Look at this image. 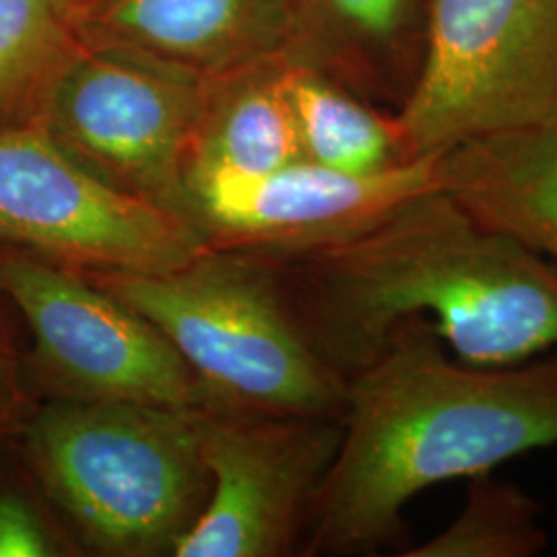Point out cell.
I'll return each mask as SVG.
<instances>
[{"instance_id":"6da1fadb","label":"cell","mask_w":557,"mask_h":557,"mask_svg":"<svg viewBox=\"0 0 557 557\" xmlns=\"http://www.w3.org/2000/svg\"><path fill=\"white\" fill-rule=\"evenodd\" d=\"M269 259L301 335L345 382L409 320H430L471 363L557 349V264L487 227L442 188L351 238Z\"/></svg>"},{"instance_id":"d6986e66","label":"cell","mask_w":557,"mask_h":557,"mask_svg":"<svg viewBox=\"0 0 557 557\" xmlns=\"http://www.w3.org/2000/svg\"><path fill=\"white\" fill-rule=\"evenodd\" d=\"M38 405L40 400L23 370L21 351L0 312V448L17 442Z\"/></svg>"},{"instance_id":"ba28073f","label":"cell","mask_w":557,"mask_h":557,"mask_svg":"<svg viewBox=\"0 0 557 557\" xmlns=\"http://www.w3.org/2000/svg\"><path fill=\"white\" fill-rule=\"evenodd\" d=\"M0 244L124 273L170 271L207 248L190 223L108 184L41 124L0 128Z\"/></svg>"},{"instance_id":"9a60e30c","label":"cell","mask_w":557,"mask_h":557,"mask_svg":"<svg viewBox=\"0 0 557 557\" xmlns=\"http://www.w3.org/2000/svg\"><path fill=\"white\" fill-rule=\"evenodd\" d=\"M75 44L57 0H0V128L40 124L48 91Z\"/></svg>"},{"instance_id":"277c9868","label":"cell","mask_w":557,"mask_h":557,"mask_svg":"<svg viewBox=\"0 0 557 557\" xmlns=\"http://www.w3.org/2000/svg\"><path fill=\"white\" fill-rule=\"evenodd\" d=\"M149 320L199 382L202 407L343 419L347 382L314 354L275 262L207 246L170 271H81Z\"/></svg>"},{"instance_id":"7c38bea8","label":"cell","mask_w":557,"mask_h":557,"mask_svg":"<svg viewBox=\"0 0 557 557\" xmlns=\"http://www.w3.org/2000/svg\"><path fill=\"white\" fill-rule=\"evenodd\" d=\"M438 184L481 223L557 264V119L446 149Z\"/></svg>"},{"instance_id":"3957f363","label":"cell","mask_w":557,"mask_h":557,"mask_svg":"<svg viewBox=\"0 0 557 557\" xmlns=\"http://www.w3.org/2000/svg\"><path fill=\"white\" fill-rule=\"evenodd\" d=\"M15 444L83 554L176 556L207 506L199 407L41 400Z\"/></svg>"},{"instance_id":"2e32d148","label":"cell","mask_w":557,"mask_h":557,"mask_svg":"<svg viewBox=\"0 0 557 557\" xmlns=\"http://www.w3.org/2000/svg\"><path fill=\"white\" fill-rule=\"evenodd\" d=\"M467 481V499L457 518L400 556L535 557L549 547L537 499L494 471Z\"/></svg>"},{"instance_id":"5bb4252c","label":"cell","mask_w":557,"mask_h":557,"mask_svg":"<svg viewBox=\"0 0 557 557\" xmlns=\"http://www.w3.org/2000/svg\"><path fill=\"white\" fill-rule=\"evenodd\" d=\"M285 91L304 160L347 174H374L405 160L395 116H382L319 66L289 60Z\"/></svg>"},{"instance_id":"8fae6325","label":"cell","mask_w":557,"mask_h":557,"mask_svg":"<svg viewBox=\"0 0 557 557\" xmlns=\"http://www.w3.org/2000/svg\"><path fill=\"white\" fill-rule=\"evenodd\" d=\"M69 21L81 41L143 52L202 79L301 60L294 50L308 38L301 0H91Z\"/></svg>"},{"instance_id":"52a82bcc","label":"cell","mask_w":557,"mask_h":557,"mask_svg":"<svg viewBox=\"0 0 557 557\" xmlns=\"http://www.w3.org/2000/svg\"><path fill=\"white\" fill-rule=\"evenodd\" d=\"M207 81L143 52L77 38L40 124L120 190L188 221V161Z\"/></svg>"},{"instance_id":"5b68a950","label":"cell","mask_w":557,"mask_h":557,"mask_svg":"<svg viewBox=\"0 0 557 557\" xmlns=\"http://www.w3.org/2000/svg\"><path fill=\"white\" fill-rule=\"evenodd\" d=\"M557 119V0H430L418 77L395 114L405 160Z\"/></svg>"},{"instance_id":"8992f818","label":"cell","mask_w":557,"mask_h":557,"mask_svg":"<svg viewBox=\"0 0 557 557\" xmlns=\"http://www.w3.org/2000/svg\"><path fill=\"white\" fill-rule=\"evenodd\" d=\"M0 299L25 322L23 370L38 400L202 407L172 343L79 269L0 244Z\"/></svg>"},{"instance_id":"30bf717a","label":"cell","mask_w":557,"mask_h":557,"mask_svg":"<svg viewBox=\"0 0 557 557\" xmlns=\"http://www.w3.org/2000/svg\"><path fill=\"white\" fill-rule=\"evenodd\" d=\"M438 156L374 174H347L298 160L255 178L193 180L188 221L215 248L269 257L312 250L351 238L405 200L440 188Z\"/></svg>"},{"instance_id":"ffe728a7","label":"cell","mask_w":557,"mask_h":557,"mask_svg":"<svg viewBox=\"0 0 557 557\" xmlns=\"http://www.w3.org/2000/svg\"><path fill=\"white\" fill-rule=\"evenodd\" d=\"M59 2L60 9L64 11V15L69 17L71 13H75L77 9H81V7H85L87 2H91V0H57Z\"/></svg>"},{"instance_id":"7a4b0ae2","label":"cell","mask_w":557,"mask_h":557,"mask_svg":"<svg viewBox=\"0 0 557 557\" xmlns=\"http://www.w3.org/2000/svg\"><path fill=\"white\" fill-rule=\"evenodd\" d=\"M448 351L430 320H409L347 380L341 444L304 556L395 547L405 508L421 492L556 446L557 349L499 366Z\"/></svg>"},{"instance_id":"9c48e42d","label":"cell","mask_w":557,"mask_h":557,"mask_svg":"<svg viewBox=\"0 0 557 557\" xmlns=\"http://www.w3.org/2000/svg\"><path fill=\"white\" fill-rule=\"evenodd\" d=\"M209 498L176 557H285L304 545L341 419L199 407Z\"/></svg>"},{"instance_id":"ac0fdd59","label":"cell","mask_w":557,"mask_h":557,"mask_svg":"<svg viewBox=\"0 0 557 557\" xmlns=\"http://www.w3.org/2000/svg\"><path fill=\"white\" fill-rule=\"evenodd\" d=\"M83 556L36 481L0 485V557Z\"/></svg>"},{"instance_id":"4fadbf2b","label":"cell","mask_w":557,"mask_h":557,"mask_svg":"<svg viewBox=\"0 0 557 557\" xmlns=\"http://www.w3.org/2000/svg\"><path fill=\"white\" fill-rule=\"evenodd\" d=\"M289 60L298 59L267 60L207 81L186 184L255 178L304 160L283 81Z\"/></svg>"},{"instance_id":"e0dca14e","label":"cell","mask_w":557,"mask_h":557,"mask_svg":"<svg viewBox=\"0 0 557 557\" xmlns=\"http://www.w3.org/2000/svg\"><path fill=\"white\" fill-rule=\"evenodd\" d=\"M341 36L397 57L413 83L423 57L430 0H312ZM304 4V0H301Z\"/></svg>"}]
</instances>
